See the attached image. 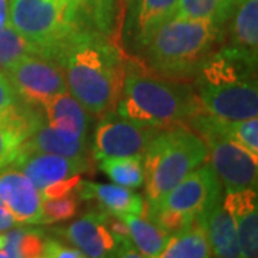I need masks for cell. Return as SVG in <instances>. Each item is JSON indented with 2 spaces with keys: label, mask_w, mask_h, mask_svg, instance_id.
Returning <instances> with one entry per match:
<instances>
[{
  "label": "cell",
  "mask_w": 258,
  "mask_h": 258,
  "mask_svg": "<svg viewBox=\"0 0 258 258\" xmlns=\"http://www.w3.org/2000/svg\"><path fill=\"white\" fill-rule=\"evenodd\" d=\"M188 128L198 134L205 142L210 164L227 192L248 188L257 189L258 158L252 157L238 144L211 128L204 119L203 112L191 119Z\"/></svg>",
  "instance_id": "cell-7"
},
{
  "label": "cell",
  "mask_w": 258,
  "mask_h": 258,
  "mask_svg": "<svg viewBox=\"0 0 258 258\" xmlns=\"http://www.w3.org/2000/svg\"><path fill=\"white\" fill-rule=\"evenodd\" d=\"M161 129L142 126L120 116L115 108L101 115L93 132L92 157L103 158L144 155L149 142Z\"/></svg>",
  "instance_id": "cell-9"
},
{
  "label": "cell",
  "mask_w": 258,
  "mask_h": 258,
  "mask_svg": "<svg viewBox=\"0 0 258 258\" xmlns=\"http://www.w3.org/2000/svg\"><path fill=\"white\" fill-rule=\"evenodd\" d=\"M28 56H40L39 49L6 23L0 30V71L6 72L10 66Z\"/></svg>",
  "instance_id": "cell-27"
},
{
  "label": "cell",
  "mask_w": 258,
  "mask_h": 258,
  "mask_svg": "<svg viewBox=\"0 0 258 258\" xmlns=\"http://www.w3.org/2000/svg\"><path fill=\"white\" fill-rule=\"evenodd\" d=\"M0 200L19 225H40L42 197L33 182L16 166L0 169Z\"/></svg>",
  "instance_id": "cell-14"
},
{
  "label": "cell",
  "mask_w": 258,
  "mask_h": 258,
  "mask_svg": "<svg viewBox=\"0 0 258 258\" xmlns=\"http://www.w3.org/2000/svg\"><path fill=\"white\" fill-rule=\"evenodd\" d=\"M237 5V0H178L175 16L225 29Z\"/></svg>",
  "instance_id": "cell-23"
},
{
  "label": "cell",
  "mask_w": 258,
  "mask_h": 258,
  "mask_svg": "<svg viewBox=\"0 0 258 258\" xmlns=\"http://www.w3.org/2000/svg\"><path fill=\"white\" fill-rule=\"evenodd\" d=\"M178 0H129L128 29L142 49L155 30L176 13Z\"/></svg>",
  "instance_id": "cell-18"
},
{
  "label": "cell",
  "mask_w": 258,
  "mask_h": 258,
  "mask_svg": "<svg viewBox=\"0 0 258 258\" xmlns=\"http://www.w3.org/2000/svg\"><path fill=\"white\" fill-rule=\"evenodd\" d=\"M64 2H66V5H68V3H72L74 0H64Z\"/></svg>",
  "instance_id": "cell-33"
},
{
  "label": "cell",
  "mask_w": 258,
  "mask_h": 258,
  "mask_svg": "<svg viewBox=\"0 0 258 258\" xmlns=\"http://www.w3.org/2000/svg\"><path fill=\"white\" fill-rule=\"evenodd\" d=\"M18 92L12 85L8 75L0 71V115L9 111L10 108L19 101Z\"/></svg>",
  "instance_id": "cell-30"
},
{
  "label": "cell",
  "mask_w": 258,
  "mask_h": 258,
  "mask_svg": "<svg viewBox=\"0 0 258 258\" xmlns=\"http://www.w3.org/2000/svg\"><path fill=\"white\" fill-rule=\"evenodd\" d=\"M42 109L49 126L72 138L88 139L92 116L74 95L66 92L55 96L45 102Z\"/></svg>",
  "instance_id": "cell-16"
},
{
  "label": "cell",
  "mask_w": 258,
  "mask_h": 258,
  "mask_svg": "<svg viewBox=\"0 0 258 258\" xmlns=\"http://www.w3.org/2000/svg\"><path fill=\"white\" fill-rule=\"evenodd\" d=\"M120 217L126 222L132 242L138 248L141 255L151 258L159 257L169 240V235L165 231L158 228L154 222L144 218L142 215L123 214Z\"/></svg>",
  "instance_id": "cell-24"
},
{
  "label": "cell",
  "mask_w": 258,
  "mask_h": 258,
  "mask_svg": "<svg viewBox=\"0 0 258 258\" xmlns=\"http://www.w3.org/2000/svg\"><path fill=\"white\" fill-rule=\"evenodd\" d=\"M42 257L46 258H83V252L81 249L75 248L74 245H64L63 241L57 237L47 235L45 245H43V254Z\"/></svg>",
  "instance_id": "cell-29"
},
{
  "label": "cell",
  "mask_w": 258,
  "mask_h": 258,
  "mask_svg": "<svg viewBox=\"0 0 258 258\" xmlns=\"http://www.w3.org/2000/svg\"><path fill=\"white\" fill-rule=\"evenodd\" d=\"M222 200V184L211 164H201L162 198L161 205L198 220Z\"/></svg>",
  "instance_id": "cell-11"
},
{
  "label": "cell",
  "mask_w": 258,
  "mask_h": 258,
  "mask_svg": "<svg viewBox=\"0 0 258 258\" xmlns=\"http://www.w3.org/2000/svg\"><path fill=\"white\" fill-rule=\"evenodd\" d=\"M8 23L47 59L74 28L66 16L64 0H9Z\"/></svg>",
  "instance_id": "cell-6"
},
{
  "label": "cell",
  "mask_w": 258,
  "mask_h": 258,
  "mask_svg": "<svg viewBox=\"0 0 258 258\" xmlns=\"http://www.w3.org/2000/svg\"><path fill=\"white\" fill-rule=\"evenodd\" d=\"M194 81L204 112L230 120L258 115L255 55L230 43L218 47L207 57Z\"/></svg>",
  "instance_id": "cell-3"
},
{
  "label": "cell",
  "mask_w": 258,
  "mask_h": 258,
  "mask_svg": "<svg viewBox=\"0 0 258 258\" xmlns=\"http://www.w3.org/2000/svg\"><path fill=\"white\" fill-rule=\"evenodd\" d=\"M45 122L42 106L22 99L0 115V169L16 159L23 144Z\"/></svg>",
  "instance_id": "cell-13"
},
{
  "label": "cell",
  "mask_w": 258,
  "mask_h": 258,
  "mask_svg": "<svg viewBox=\"0 0 258 258\" xmlns=\"http://www.w3.org/2000/svg\"><path fill=\"white\" fill-rule=\"evenodd\" d=\"M26 149L56 154L66 158L89 159V142L85 138H72L49 126L46 122L23 144Z\"/></svg>",
  "instance_id": "cell-20"
},
{
  "label": "cell",
  "mask_w": 258,
  "mask_h": 258,
  "mask_svg": "<svg viewBox=\"0 0 258 258\" xmlns=\"http://www.w3.org/2000/svg\"><path fill=\"white\" fill-rule=\"evenodd\" d=\"M9 19V0H0V30L6 26Z\"/></svg>",
  "instance_id": "cell-32"
},
{
  "label": "cell",
  "mask_w": 258,
  "mask_h": 258,
  "mask_svg": "<svg viewBox=\"0 0 258 258\" xmlns=\"http://www.w3.org/2000/svg\"><path fill=\"white\" fill-rule=\"evenodd\" d=\"M22 101L42 106L49 99L69 92L63 71L55 60L28 56L5 72Z\"/></svg>",
  "instance_id": "cell-10"
},
{
  "label": "cell",
  "mask_w": 258,
  "mask_h": 258,
  "mask_svg": "<svg viewBox=\"0 0 258 258\" xmlns=\"http://www.w3.org/2000/svg\"><path fill=\"white\" fill-rule=\"evenodd\" d=\"M52 234L81 249L85 257H116L119 242L106 225L105 210L91 211L68 227L55 228Z\"/></svg>",
  "instance_id": "cell-12"
},
{
  "label": "cell",
  "mask_w": 258,
  "mask_h": 258,
  "mask_svg": "<svg viewBox=\"0 0 258 258\" xmlns=\"http://www.w3.org/2000/svg\"><path fill=\"white\" fill-rule=\"evenodd\" d=\"M224 205L231 214L244 258L257 257L258 252V201L257 189H241L227 192Z\"/></svg>",
  "instance_id": "cell-15"
},
{
  "label": "cell",
  "mask_w": 258,
  "mask_h": 258,
  "mask_svg": "<svg viewBox=\"0 0 258 258\" xmlns=\"http://www.w3.org/2000/svg\"><path fill=\"white\" fill-rule=\"evenodd\" d=\"M47 238L45 231L37 228H10L0 232V257L39 258L43 254Z\"/></svg>",
  "instance_id": "cell-22"
},
{
  "label": "cell",
  "mask_w": 258,
  "mask_h": 258,
  "mask_svg": "<svg viewBox=\"0 0 258 258\" xmlns=\"http://www.w3.org/2000/svg\"><path fill=\"white\" fill-rule=\"evenodd\" d=\"M115 111L138 125L158 129L188 126L204 112L191 83L159 76L129 59Z\"/></svg>",
  "instance_id": "cell-2"
},
{
  "label": "cell",
  "mask_w": 258,
  "mask_h": 258,
  "mask_svg": "<svg viewBox=\"0 0 258 258\" xmlns=\"http://www.w3.org/2000/svg\"><path fill=\"white\" fill-rule=\"evenodd\" d=\"M227 30L207 22L174 16L148 37L142 46L147 68L154 74L189 82L215 52Z\"/></svg>",
  "instance_id": "cell-4"
},
{
  "label": "cell",
  "mask_w": 258,
  "mask_h": 258,
  "mask_svg": "<svg viewBox=\"0 0 258 258\" xmlns=\"http://www.w3.org/2000/svg\"><path fill=\"white\" fill-rule=\"evenodd\" d=\"M99 169L115 184L137 189L144 184V155L103 158Z\"/></svg>",
  "instance_id": "cell-26"
},
{
  "label": "cell",
  "mask_w": 258,
  "mask_h": 258,
  "mask_svg": "<svg viewBox=\"0 0 258 258\" xmlns=\"http://www.w3.org/2000/svg\"><path fill=\"white\" fill-rule=\"evenodd\" d=\"M197 222L205 231L214 257H241L237 228L231 214L224 205V198L205 212L203 217H200Z\"/></svg>",
  "instance_id": "cell-17"
},
{
  "label": "cell",
  "mask_w": 258,
  "mask_h": 258,
  "mask_svg": "<svg viewBox=\"0 0 258 258\" xmlns=\"http://www.w3.org/2000/svg\"><path fill=\"white\" fill-rule=\"evenodd\" d=\"M16 225H19V224L13 218V215L6 210L5 205H0V232L10 230V228H13Z\"/></svg>",
  "instance_id": "cell-31"
},
{
  "label": "cell",
  "mask_w": 258,
  "mask_h": 258,
  "mask_svg": "<svg viewBox=\"0 0 258 258\" xmlns=\"http://www.w3.org/2000/svg\"><path fill=\"white\" fill-rule=\"evenodd\" d=\"M208 159L201 137L188 126L161 129L144 152V184L148 205L162 198Z\"/></svg>",
  "instance_id": "cell-5"
},
{
  "label": "cell",
  "mask_w": 258,
  "mask_h": 258,
  "mask_svg": "<svg viewBox=\"0 0 258 258\" xmlns=\"http://www.w3.org/2000/svg\"><path fill=\"white\" fill-rule=\"evenodd\" d=\"M79 194L82 200H95L103 210L118 215H142L145 210V200L139 194L118 184H93L82 181Z\"/></svg>",
  "instance_id": "cell-19"
},
{
  "label": "cell",
  "mask_w": 258,
  "mask_h": 258,
  "mask_svg": "<svg viewBox=\"0 0 258 258\" xmlns=\"http://www.w3.org/2000/svg\"><path fill=\"white\" fill-rule=\"evenodd\" d=\"M81 194L68 192L42 200V222L55 224L68 221L78 215L81 208Z\"/></svg>",
  "instance_id": "cell-28"
},
{
  "label": "cell",
  "mask_w": 258,
  "mask_h": 258,
  "mask_svg": "<svg viewBox=\"0 0 258 258\" xmlns=\"http://www.w3.org/2000/svg\"><path fill=\"white\" fill-rule=\"evenodd\" d=\"M50 59L62 68L69 93L91 115L101 116L116 106L128 63L118 42L74 26Z\"/></svg>",
  "instance_id": "cell-1"
},
{
  "label": "cell",
  "mask_w": 258,
  "mask_h": 258,
  "mask_svg": "<svg viewBox=\"0 0 258 258\" xmlns=\"http://www.w3.org/2000/svg\"><path fill=\"white\" fill-rule=\"evenodd\" d=\"M162 258H207L212 257L211 247L204 228L195 221L192 227L169 235L165 248L159 254Z\"/></svg>",
  "instance_id": "cell-25"
},
{
  "label": "cell",
  "mask_w": 258,
  "mask_h": 258,
  "mask_svg": "<svg viewBox=\"0 0 258 258\" xmlns=\"http://www.w3.org/2000/svg\"><path fill=\"white\" fill-rule=\"evenodd\" d=\"M10 165L16 166L28 176L43 200L62 194L79 192L82 174L91 171V159L66 158L22 148Z\"/></svg>",
  "instance_id": "cell-8"
},
{
  "label": "cell",
  "mask_w": 258,
  "mask_h": 258,
  "mask_svg": "<svg viewBox=\"0 0 258 258\" xmlns=\"http://www.w3.org/2000/svg\"><path fill=\"white\" fill-rule=\"evenodd\" d=\"M240 2H241V0H237V3H240Z\"/></svg>",
  "instance_id": "cell-35"
},
{
  "label": "cell",
  "mask_w": 258,
  "mask_h": 258,
  "mask_svg": "<svg viewBox=\"0 0 258 258\" xmlns=\"http://www.w3.org/2000/svg\"><path fill=\"white\" fill-rule=\"evenodd\" d=\"M0 205H3V203H2V200H0Z\"/></svg>",
  "instance_id": "cell-34"
},
{
  "label": "cell",
  "mask_w": 258,
  "mask_h": 258,
  "mask_svg": "<svg viewBox=\"0 0 258 258\" xmlns=\"http://www.w3.org/2000/svg\"><path fill=\"white\" fill-rule=\"evenodd\" d=\"M230 45L257 56L258 0H241L231 16Z\"/></svg>",
  "instance_id": "cell-21"
}]
</instances>
